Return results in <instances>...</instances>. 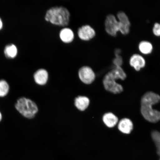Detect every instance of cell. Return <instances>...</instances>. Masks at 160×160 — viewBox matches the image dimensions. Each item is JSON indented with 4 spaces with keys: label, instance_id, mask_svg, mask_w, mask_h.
<instances>
[{
    "label": "cell",
    "instance_id": "6",
    "mask_svg": "<svg viewBox=\"0 0 160 160\" xmlns=\"http://www.w3.org/2000/svg\"><path fill=\"white\" fill-rule=\"evenodd\" d=\"M79 79L83 83L89 85L93 83L95 79L94 72L91 68L88 66H83L79 70Z\"/></svg>",
    "mask_w": 160,
    "mask_h": 160
},
{
    "label": "cell",
    "instance_id": "5",
    "mask_svg": "<svg viewBox=\"0 0 160 160\" xmlns=\"http://www.w3.org/2000/svg\"><path fill=\"white\" fill-rule=\"evenodd\" d=\"M15 107L21 114L28 119L33 118L38 111L37 106L34 102L25 97L18 99Z\"/></svg>",
    "mask_w": 160,
    "mask_h": 160
},
{
    "label": "cell",
    "instance_id": "20",
    "mask_svg": "<svg viewBox=\"0 0 160 160\" xmlns=\"http://www.w3.org/2000/svg\"><path fill=\"white\" fill-rule=\"evenodd\" d=\"M3 22L2 21V20L0 18V30H1L3 28Z\"/></svg>",
    "mask_w": 160,
    "mask_h": 160
},
{
    "label": "cell",
    "instance_id": "2",
    "mask_svg": "<svg viewBox=\"0 0 160 160\" xmlns=\"http://www.w3.org/2000/svg\"><path fill=\"white\" fill-rule=\"evenodd\" d=\"M119 21H117L114 16L109 15L106 18L105 28L109 35L115 37L118 32L120 31L123 35H127L129 33L131 23L128 18L123 12L117 14Z\"/></svg>",
    "mask_w": 160,
    "mask_h": 160
},
{
    "label": "cell",
    "instance_id": "11",
    "mask_svg": "<svg viewBox=\"0 0 160 160\" xmlns=\"http://www.w3.org/2000/svg\"><path fill=\"white\" fill-rule=\"evenodd\" d=\"M59 37L62 41L69 43L72 42L74 38V34L72 30L69 28H64L60 32Z\"/></svg>",
    "mask_w": 160,
    "mask_h": 160
},
{
    "label": "cell",
    "instance_id": "9",
    "mask_svg": "<svg viewBox=\"0 0 160 160\" xmlns=\"http://www.w3.org/2000/svg\"><path fill=\"white\" fill-rule=\"evenodd\" d=\"M129 63L131 67L134 68L136 71H139L142 68L145 67V61L144 58L138 54H134L132 56Z\"/></svg>",
    "mask_w": 160,
    "mask_h": 160
},
{
    "label": "cell",
    "instance_id": "1",
    "mask_svg": "<svg viewBox=\"0 0 160 160\" xmlns=\"http://www.w3.org/2000/svg\"><path fill=\"white\" fill-rule=\"evenodd\" d=\"M160 101V96L152 92H147L141 99V112L147 121L157 123L160 121V112L153 108V106Z\"/></svg>",
    "mask_w": 160,
    "mask_h": 160
},
{
    "label": "cell",
    "instance_id": "8",
    "mask_svg": "<svg viewBox=\"0 0 160 160\" xmlns=\"http://www.w3.org/2000/svg\"><path fill=\"white\" fill-rule=\"evenodd\" d=\"M36 83L40 85H44L47 83L48 79V73L47 70L40 69L35 72L33 75Z\"/></svg>",
    "mask_w": 160,
    "mask_h": 160
},
{
    "label": "cell",
    "instance_id": "14",
    "mask_svg": "<svg viewBox=\"0 0 160 160\" xmlns=\"http://www.w3.org/2000/svg\"><path fill=\"white\" fill-rule=\"evenodd\" d=\"M4 53L6 57L8 58H14L17 55V48L13 44L8 45L5 48Z\"/></svg>",
    "mask_w": 160,
    "mask_h": 160
},
{
    "label": "cell",
    "instance_id": "19",
    "mask_svg": "<svg viewBox=\"0 0 160 160\" xmlns=\"http://www.w3.org/2000/svg\"><path fill=\"white\" fill-rule=\"evenodd\" d=\"M154 34L158 37H160V23H155L153 28Z\"/></svg>",
    "mask_w": 160,
    "mask_h": 160
},
{
    "label": "cell",
    "instance_id": "17",
    "mask_svg": "<svg viewBox=\"0 0 160 160\" xmlns=\"http://www.w3.org/2000/svg\"><path fill=\"white\" fill-rule=\"evenodd\" d=\"M151 137L153 141L154 142L156 147L157 148L158 155L160 156V132L157 131H154L152 132Z\"/></svg>",
    "mask_w": 160,
    "mask_h": 160
},
{
    "label": "cell",
    "instance_id": "3",
    "mask_svg": "<svg viewBox=\"0 0 160 160\" xmlns=\"http://www.w3.org/2000/svg\"><path fill=\"white\" fill-rule=\"evenodd\" d=\"M127 75L121 67H115L106 74L103 81L105 89L114 94H118L123 91L122 86L118 83V79L125 80Z\"/></svg>",
    "mask_w": 160,
    "mask_h": 160
},
{
    "label": "cell",
    "instance_id": "15",
    "mask_svg": "<svg viewBox=\"0 0 160 160\" xmlns=\"http://www.w3.org/2000/svg\"><path fill=\"white\" fill-rule=\"evenodd\" d=\"M140 52L144 54H149L152 51L153 47L152 44L149 42L143 41L141 42L139 45Z\"/></svg>",
    "mask_w": 160,
    "mask_h": 160
},
{
    "label": "cell",
    "instance_id": "13",
    "mask_svg": "<svg viewBox=\"0 0 160 160\" xmlns=\"http://www.w3.org/2000/svg\"><path fill=\"white\" fill-rule=\"evenodd\" d=\"M102 119L105 124L107 127L111 128L114 127L118 122V119L117 116L111 112L105 114Z\"/></svg>",
    "mask_w": 160,
    "mask_h": 160
},
{
    "label": "cell",
    "instance_id": "21",
    "mask_svg": "<svg viewBox=\"0 0 160 160\" xmlns=\"http://www.w3.org/2000/svg\"><path fill=\"white\" fill-rule=\"evenodd\" d=\"M2 119V115L1 112L0 111V122H1Z\"/></svg>",
    "mask_w": 160,
    "mask_h": 160
},
{
    "label": "cell",
    "instance_id": "7",
    "mask_svg": "<svg viewBox=\"0 0 160 160\" xmlns=\"http://www.w3.org/2000/svg\"><path fill=\"white\" fill-rule=\"evenodd\" d=\"M78 34L80 39L83 41H88L95 37L96 33L94 29L91 26L86 25L79 28Z\"/></svg>",
    "mask_w": 160,
    "mask_h": 160
},
{
    "label": "cell",
    "instance_id": "12",
    "mask_svg": "<svg viewBox=\"0 0 160 160\" xmlns=\"http://www.w3.org/2000/svg\"><path fill=\"white\" fill-rule=\"evenodd\" d=\"M90 100L88 98L84 96H79L75 100V105L80 111H83L87 109L89 105Z\"/></svg>",
    "mask_w": 160,
    "mask_h": 160
},
{
    "label": "cell",
    "instance_id": "18",
    "mask_svg": "<svg viewBox=\"0 0 160 160\" xmlns=\"http://www.w3.org/2000/svg\"><path fill=\"white\" fill-rule=\"evenodd\" d=\"M121 51L119 49L116 50L115 55L116 57L113 60V62L115 67H121L122 64L123 60L119 53Z\"/></svg>",
    "mask_w": 160,
    "mask_h": 160
},
{
    "label": "cell",
    "instance_id": "10",
    "mask_svg": "<svg viewBox=\"0 0 160 160\" xmlns=\"http://www.w3.org/2000/svg\"><path fill=\"white\" fill-rule=\"evenodd\" d=\"M118 128L122 133L128 134L133 129V124L131 120L123 118L119 122Z\"/></svg>",
    "mask_w": 160,
    "mask_h": 160
},
{
    "label": "cell",
    "instance_id": "22",
    "mask_svg": "<svg viewBox=\"0 0 160 160\" xmlns=\"http://www.w3.org/2000/svg\"></svg>",
    "mask_w": 160,
    "mask_h": 160
},
{
    "label": "cell",
    "instance_id": "4",
    "mask_svg": "<svg viewBox=\"0 0 160 160\" xmlns=\"http://www.w3.org/2000/svg\"><path fill=\"white\" fill-rule=\"evenodd\" d=\"M70 13L66 8L63 7H52L46 12L45 20L53 25L60 27H67L69 24Z\"/></svg>",
    "mask_w": 160,
    "mask_h": 160
},
{
    "label": "cell",
    "instance_id": "16",
    "mask_svg": "<svg viewBox=\"0 0 160 160\" xmlns=\"http://www.w3.org/2000/svg\"><path fill=\"white\" fill-rule=\"evenodd\" d=\"M10 90L9 84L4 80H0V97H6L8 94Z\"/></svg>",
    "mask_w": 160,
    "mask_h": 160
}]
</instances>
